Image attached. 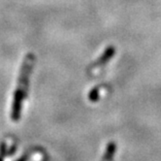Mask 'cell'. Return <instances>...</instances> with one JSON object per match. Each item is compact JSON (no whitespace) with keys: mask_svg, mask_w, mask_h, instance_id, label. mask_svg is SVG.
<instances>
[{"mask_svg":"<svg viewBox=\"0 0 161 161\" xmlns=\"http://www.w3.org/2000/svg\"><path fill=\"white\" fill-rule=\"evenodd\" d=\"M35 57L32 53H28L25 60L21 64L20 72L18 80V85L16 87V91L14 93V99L12 103V111H11V118L14 121H17L20 117L21 107L26 97L28 86H29V78L31 76V72L33 70Z\"/></svg>","mask_w":161,"mask_h":161,"instance_id":"cell-1","label":"cell"},{"mask_svg":"<svg viewBox=\"0 0 161 161\" xmlns=\"http://www.w3.org/2000/svg\"><path fill=\"white\" fill-rule=\"evenodd\" d=\"M114 51L113 48H108L106 49V51L103 53V54L101 55V57H99V59L92 65V69L93 70H99L101 67L104 66L110 59L111 57L114 55Z\"/></svg>","mask_w":161,"mask_h":161,"instance_id":"cell-2","label":"cell"}]
</instances>
